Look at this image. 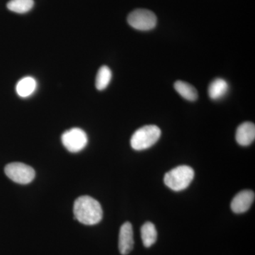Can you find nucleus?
<instances>
[{
  "instance_id": "nucleus-12",
  "label": "nucleus",
  "mask_w": 255,
  "mask_h": 255,
  "mask_svg": "<svg viewBox=\"0 0 255 255\" xmlns=\"http://www.w3.org/2000/svg\"><path fill=\"white\" fill-rule=\"evenodd\" d=\"M174 87L176 91L185 100L190 102H194L197 100V91L190 84L179 80L174 83Z\"/></svg>"
},
{
  "instance_id": "nucleus-14",
  "label": "nucleus",
  "mask_w": 255,
  "mask_h": 255,
  "mask_svg": "<svg viewBox=\"0 0 255 255\" xmlns=\"http://www.w3.org/2000/svg\"><path fill=\"white\" fill-rule=\"evenodd\" d=\"M112 78V73L110 68L106 65L101 67L96 77V88L100 91L105 90L110 85Z\"/></svg>"
},
{
  "instance_id": "nucleus-11",
  "label": "nucleus",
  "mask_w": 255,
  "mask_h": 255,
  "mask_svg": "<svg viewBox=\"0 0 255 255\" xmlns=\"http://www.w3.org/2000/svg\"><path fill=\"white\" fill-rule=\"evenodd\" d=\"M36 80L32 77H25L16 84V92L19 97L23 98L30 97L36 91Z\"/></svg>"
},
{
  "instance_id": "nucleus-3",
  "label": "nucleus",
  "mask_w": 255,
  "mask_h": 255,
  "mask_svg": "<svg viewBox=\"0 0 255 255\" xmlns=\"http://www.w3.org/2000/svg\"><path fill=\"white\" fill-rule=\"evenodd\" d=\"M161 130L155 125H147L137 129L132 134L130 145L135 150H143L150 148L158 141Z\"/></svg>"
},
{
  "instance_id": "nucleus-10",
  "label": "nucleus",
  "mask_w": 255,
  "mask_h": 255,
  "mask_svg": "<svg viewBox=\"0 0 255 255\" xmlns=\"http://www.w3.org/2000/svg\"><path fill=\"white\" fill-rule=\"evenodd\" d=\"M229 90L228 82L222 78H216L210 84L208 93L210 98L218 100L226 96Z\"/></svg>"
},
{
  "instance_id": "nucleus-8",
  "label": "nucleus",
  "mask_w": 255,
  "mask_h": 255,
  "mask_svg": "<svg viewBox=\"0 0 255 255\" xmlns=\"http://www.w3.org/2000/svg\"><path fill=\"white\" fill-rule=\"evenodd\" d=\"M133 231L131 223L126 222L121 227L119 232V248L121 254L127 255L133 248Z\"/></svg>"
},
{
  "instance_id": "nucleus-2",
  "label": "nucleus",
  "mask_w": 255,
  "mask_h": 255,
  "mask_svg": "<svg viewBox=\"0 0 255 255\" xmlns=\"http://www.w3.org/2000/svg\"><path fill=\"white\" fill-rule=\"evenodd\" d=\"M194 177V169L187 165L178 166L164 175L165 185L172 190L180 191L187 189Z\"/></svg>"
},
{
  "instance_id": "nucleus-7",
  "label": "nucleus",
  "mask_w": 255,
  "mask_h": 255,
  "mask_svg": "<svg viewBox=\"0 0 255 255\" xmlns=\"http://www.w3.org/2000/svg\"><path fill=\"white\" fill-rule=\"evenodd\" d=\"M255 193L251 190H245L238 193L231 202V209L236 214H243L251 207L254 202Z\"/></svg>"
},
{
  "instance_id": "nucleus-5",
  "label": "nucleus",
  "mask_w": 255,
  "mask_h": 255,
  "mask_svg": "<svg viewBox=\"0 0 255 255\" xmlns=\"http://www.w3.org/2000/svg\"><path fill=\"white\" fill-rule=\"evenodd\" d=\"M61 141L69 152L76 153L86 147L88 137L82 129L73 128L64 132L61 136Z\"/></svg>"
},
{
  "instance_id": "nucleus-15",
  "label": "nucleus",
  "mask_w": 255,
  "mask_h": 255,
  "mask_svg": "<svg viewBox=\"0 0 255 255\" xmlns=\"http://www.w3.org/2000/svg\"><path fill=\"white\" fill-rule=\"evenodd\" d=\"M34 6L33 0H10L6 4L8 9L17 14H25Z\"/></svg>"
},
{
  "instance_id": "nucleus-4",
  "label": "nucleus",
  "mask_w": 255,
  "mask_h": 255,
  "mask_svg": "<svg viewBox=\"0 0 255 255\" xmlns=\"http://www.w3.org/2000/svg\"><path fill=\"white\" fill-rule=\"evenodd\" d=\"M128 23L131 27L138 31H150L157 25V17L150 10L137 9L129 14Z\"/></svg>"
},
{
  "instance_id": "nucleus-9",
  "label": "nucleus",
  "mask_w": 255,
  "mask_h": 255,
  "mask_svg": "<svg viewBox=\"0 0 255 255\" xmlns=\"http://www.w3.org/2000/svg\"><path fill=\"white\" fill-rule=\"evenodd\" d=\"M255 138V126L251 122H245L238 127L236 134V141L242 146L253 143Z\"/></svg>"
},
{
  "instance_id": "nucleus-13",
  "label": "nucleus",
  "mask_w": 255,
  "mask_h": 255,
  "mask_svg": "<svg viewBox=\"0 0 255 255\" xmlns=\"http://www.w3.org/2000/svg\"><path fill=\"white\" fill-rule=\"evenodd\" d=\"M140 233H141L142 243L146 248H150L157 241V231L155 226L152 223L147 222L142 225Z\"/></svg>"
},
{
  "instance_id": "nucleus-1",
  "label": "nucleus",
  "mask_w": 255,
  "mask_h": 255,
  "mask_svg": "<svg viewBox=\"0 0 255 255\" xmlns=\"http://www.w3.org/2000/svg\"><path fill=\"white\" fill-rule=\"evenodd\" d=\"M75 219L87 226H93L102 221L103 210L101 204L94 198L82 196L75 201L73 208Z\"/></svg>"
},
{
  "instance_id": "nucleus-6",
  "label": "nucleus",
  "mask_w": 255,
  "mask_h": 255,
  "mask_svg": "<svg viewBox=\"0 0 255 255\" xmlns=\"http://www.w3.org/2000/svg\"><path fill=\"white\" fill-rule=\"evenodd\" d=\"M6 175L13 182L20 184H27L34 179V169L27 164L21 162H13L5 167Z\"/></svg>"
}]
</instances>
